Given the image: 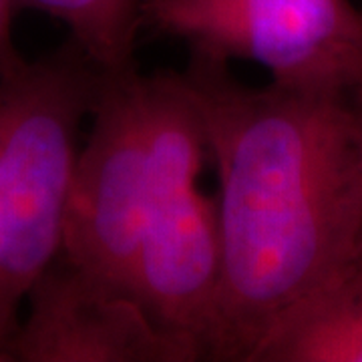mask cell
<instances>
[{
    "label": "cell",
    "instance_id": "277c9868",
    "mask_svg": "<svg viewBox=\"0 0 362 362\" xmlns=\"http://www.w3.org/2000/svg\"><path fill=\"white\" fill-rule=\"evenodd\" d=\"M139 28L192 57L247 61L274 85L362 107V8L352 0H141Z\"/></svg>",
    "mask_w": 362,
    "mask_h": 362
},
{
    "label": "cell",
    "instance_id": "6da1fadb",
    "mask_svg": "<svg viewBox=\"0 0 362 362\" xmlns=\"http://www.w3.org/2000/svg\"><path fill=\"white\" fill-rule=\"evenodd\" d=\"M183 83L218 173L220 286L206 361L250 362L280 314L362 238V107L192 57Z\"/></svg>",
    "mask_w": 362,
    "mask_h": 362
},
{
    "label": "cell",
    "instance_id": "9c48e42d",
    "mask_svg": "<svg viewBox=\"0 0 362 362\" xmlns=\"http://www.w3.org/2000/svg\"><path fill=\"white\" fill-rule=\"evenodd\" d=\"M16 0H0V63L16 54L13 42V18Z\"/></svg>",
    "mask_w": 362,
    "mask_h": 362
},
{
    "label": "cell",
    "instance_id": "3957f363",
    "mask_svg": "<svg viewBox=\"0 0 362 362\" xmlns=\"http://www.w3.org/2000/svg\"><path fill=\"white\" fill-rule=\"evenodd\" d=\"M149 90L157 194L135 262L133 294L165 332L206 361L220 286L216 195L197 185L206 135L180 71H153Z\"/></svg>",
    "mask_w": 362,
    "mask_h": 362
},
{
    "label": "cell",
    "instance_id": "52a82bcc",
    "mask_svg": "<svg viewBox=\"0 0 362 362\" xmlns=\"http://www.w3.org/2000/svg\"><path fill=\"white\" fill-rule=\"evenodd\" d=\"M250 362H362V238L324 284L268 326Z\"/></svg>",
    "mask_w": 362,
    "mask_h": 362
},
{
    "label": "cell",
    "instance_id": "7a4b0ae2",
    "mask_svg": "<svg viewBox=\"0 0 362 362\" xmlns=\"http://www.w3.org/2000/svg\"><path fill=\"white\" fill-rule=\"evenodd\" d=\"M99 83L101 71L71 39L39 59L16 52L0 63V340L6 346L30 288L61 256L78 135Z\"/></svg>",
    "mask_w": 362,
    "mask_h": 362
},
{
    "label": "cell",
    "instance_id": "8992f818",
    "mask_svg": "<svg viewBox=\"0 0 362 362\" xmlns=\"http://www.w3.org/2000/svg\"><path fill=\"white\" fill-rule=\"evenodd\" d=\"M13 362H197L137 298L87 276L61 256L30 288Z\"/></svg>",
    "mask_w": 362,
    "mask_h": 362
},
{
    "label": "cell",
    "instance_id": "5b68a950",
    "mask_svg": "<svg viewBox=\"0 0 362 362\" xmlns=\"http://www.w3.org/2000/svg\"><path fill=\"white\" fill-rule=\"evenodd\" d=\"M69 192L61 258L133 294V272L157 194L149 75L103 73ZM135 296V294H133Z\"/></svg>",
    "mask_w": 362,
    "mask_h": 362
},
{
    "label": "cell",
    "instance_id": "30bf717a",
    "mask_svg": "<svg viewBox=\"0 0 362 362\" xmlns=\"http://www.w3.org/2000/svg\"><path fill=\"white\" fill-rule=\"evenodd\" d=\"M0 362H13L11 354H8V346L0 340Z\"/></svg>",
    "mask_w": 362,
    "mask_h": 362
},
{
    "label": "cell",
    "instance_id": "ba28073f",
    "mask_svg": "<svg viewBox=\"0 0 362 362\" xmlns=\"http://www.w3.org/2000/svg\"><path fill=\"white\" fill-rule=\"evenodd\" d=\"M61 21L69 39L103 73L135 65L141 0H16Z\"/></svg>",
    "mask_w": 362,
    "mask_h": 362
}]
</instances>
